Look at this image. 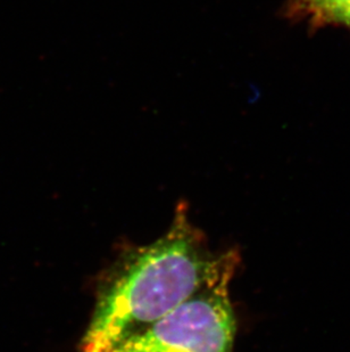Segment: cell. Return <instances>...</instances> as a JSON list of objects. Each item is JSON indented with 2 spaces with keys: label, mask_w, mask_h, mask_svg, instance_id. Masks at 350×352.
I'll list each match as a JSON object with an SVG mask.
<instances>
[{
  "label": "cell",
  "mask_w": 350,
  "mask_h": 352,
  "mask_svg": "<svg viewBox=\"0 0 350 352\" xmlns=\"http://www.w3.org/2000/svg\"><path fill=\"white\" fill-rule=\"evenodd\" d=\"M325 23L344 24L350 28V0L329 10L320 22V24Z\"/></svg>",
  "instance_id": "cell-4"
},
{
  "label": "cell",
  "mask_w": 350,
  "mask_h": 352,
  "mask_svg": "<svg viewBox=\"0 0 350 352\" xmlns=\"http://www.w3.org/2000/svg\"><path fill=\"white\" fill-rule=\"evenodd\" d=\"M239 265L237 250L211 251L181 201L164 235L147 245L131 246L102 274L79 352H108L206 287L233 278Z\"/></svg>",
  "instance_id": "cell-1"
},
{
  "label": "cell",
  "mask_w": 350,
  "mask_h": 352,
  "mask_svg": "<svg viewBox=\"0 0 350 352\" xmlns=\"http://www.w3.org/2000/svg\"><path fill=\"white\" fill-rule=\"evenodd\" d=\"M347 0H292L290 6L288 7L289 16L308 15L312 17V22L320 24L322 17L338 5Z\"/></svg>",
  "instance_id": "cell-3"
},
{
  "label": "cell",
  "mask_w": 350,
  "mask_h": 352,
  "mask_svg": "<svg viewBox=\"0 0 350 352\" xmlns=\"http://www.w3.org/2000/svg\"><path fill=\"white\" fill-rule=\"evenodd\" d=\"M232 277L209 286L149 329L108 352H233L237 318Z\"/></svg>",
  "instance_id": "cell-2"
}]
</instances>
